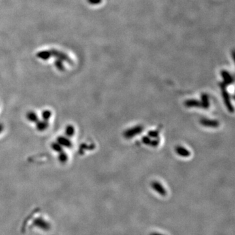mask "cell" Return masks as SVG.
I'll return each mask as SVG.
<instances>
[{
    "instance_id": "obj_6",
    "label": "cell",
    "mask_w": 235,
    "mask_h": 235,
    "mask_svg": "<svg viewBox=\"0 0 235 235\" xmlns=\"http://www.w3.org/2000/svg\"><path fill=\"white\" fill-rule=\"evenodd\" d=\"M153 187H154V189H155V190L159 192L161 195H165V191L164 189H163V187L161 188V187H159V185L158 184H155V185H153Z\"/></svg>"
},
{
    "instance_id": "obj_1",
    "label": "cell",
    "mask_w": 235,
    "mask_h": 235,
    "mask_svg": "<svg viewBox=\"0 0 235 235\" xmlns=\"http://www.w3.org/2000/svg\"><path fill=\"white\" fill-rule=\"evenodd\" d=\"M34 227L39 228L43 230H48L50 229L51 226L48 221H45L43 218H37L33 220L32 225H31V227Z\"/></svg>"
},
{
    "instance_id": "obj_2",
    "label": "cell",
    "mask_w": 235,
    "mask_h": 235,
    "mask_svg": "<svg viewBox=\"0 0 235 235\" xmlns=\"http://www.w3.org/2000/svg\"><path fill=\"white\" fill-rule=\"evenodd\" d=\"M50 51L51 55L54 56V57L57 58L58 60H60L62 61H64V62L69 63L70 64H72V61L71 60V59H70L65 54L63 53L60 51L56 50L55 49H52Z\"/></svg>"
},
{
    "instance_id": "obj_8",
    "label": "cell",
    "mask_w": 235,
    "mask_h": 235,
    "mask_svg": "<svg viewBox=\"0 0 235 235\" xmlns=\"http://www.w3.org/2000/svg\"><path fill=\"white\" fill-rule=\"evenodd\" d=\"M151 235H163V234H159V233H157V232H154V233H152Z\"/></svg>"
},
{
    "instance_id": "obj_5",
    "label": "cell",
    "mask_w": 235,
    "mask_h": 235,
    "mask_svg": "<svg viewBox=\"0 0 235 235\" xmlns=\"http://www.w3.org/2000/svg\"><path fill=\"white\" fill-rule=\"evenodd\" d=\"M55 65H56V67H57V69L60 70V71H63V70H64V65L62 60H58V59L57 60H56Z\"/></svg>"
},
{
    "instance_id": "obj_7",
    "label": "cell",
    "mask_w": 235,
    "mask_h": 235,
    "mask_svg": "<svg viewBox=\"0 0 235 235\" xmlns=\"http://www.w3.org/2000/svg\"><path fill=\"white\" fill-rule=\"evenodd\" d=\"M87 1L91 5H98L102 2V0H87Z\"/></svg>"
},
{
    "instance_id": "obj_4",
    "label": "cell",
    "mask_w": 235,
    "mask_h": 235,
    "mask_svg": "<svg viewBox=\"0 0 235 235\" xmlns=\"http://www.w3.org/2000/svg\"><path fill=\"white\" fill-rule=\"evenodd\" d=\"M221 76L224 79V82L225 84H231L233 82V78L231 76V75L228 73L227 71H221Z\"/></svg>"
},
{
    "instance_id": "obj_3",
    "label": "cell",
    "mask_w": 235,
    "mask_h": 235,
    "mask_svg": "<svg viewBox=\"0 0 235 235\" xmlns=\"http://www.w3.org/2000/svg\"><path fill=\"white\" fill-rule=\"evenodd\" d=\"M37 57L39 59H41V60H47L51 57V53L50 50H42L40 51L36 54Z\"/></svg>"
}]
</instances>
